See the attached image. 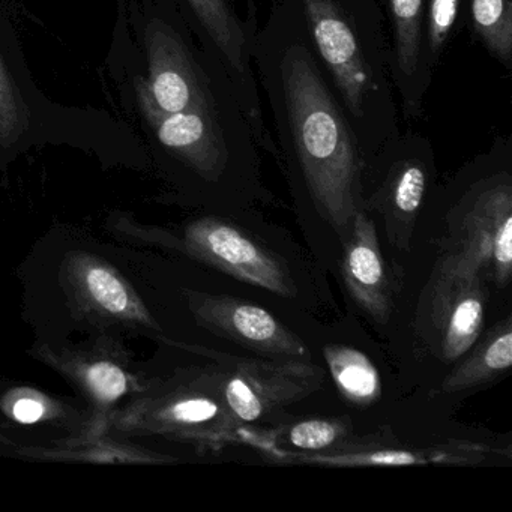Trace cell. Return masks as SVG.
Listing matches in <instances>:
<instances>
[{
    "instance_id": "19",
    "label": "cell",
    "mask_w": 512,
    "mask_h": 512,
    "mask_svg": "<svg viewBox=\"0 0 512 512\" xmlns=\"http://www.w3.org/2000/svg\"><path fill=\"white\" fill-rule=\"evenodd\" d=\"M460 5L461 0H427L425 46H427V64L433 74L442 62L446 44L451 40V34L460 13Z\"/></svg>"
},
{
    "instance_id": "18",
    "label": "cell",
    "mask_w": 512,
    "mask_h": 512,
    "mask_svg": "<svg viewBox=\"0 0 512 512\" xmlns=\"http://www.w3.org/2000/svg\"><path fill=\"white\" fill-rule=\"evenodd\" d=\"M284 442L301 452H322L347 442L350 425L341 419H305L284 428Z\"/></svg>"
},
{
    "instance_id": "11",
    "label": "cell",
    "mask_w": 512,
    "mask_h": 512,
    "mask_svg": "<svg viewBox=\"0 0 512 512\" xmlns=\"http://www.w3.org/2000/svg\"><path fill=\"white\" fill-rule=\"evenodd\" d=\"M380 5L391 49L395 95L404 118L416 119L433 79L425 46L427 0H380Z\"/></svg>"
},
{
    "instance_id": "23",
    "label": "cell",
    "mask_w": 512,
    "mask_h": 512,
    "mask_svg": "<svg viewBox=\"0 0 512 512\" xmlns=\"http://www.w3.org/2000/svg\"><path fill=\"white\" fill-rule=\"evenodd\" d=\"M43 413V404L40 401L32 400V398L17 401L16 406H14V416H16L17 421L23 422V424H34L43 416Z\"/></svg>"
},
{
    "instance_id": "6",
    "label": "cell",
    "mask_w": 512,
    "mask_h": 512,
    "mask_svg": "<svg viewBox=\"0 0 512 512\" xmlns=\"http://www.w3.org/2000/svg\"><path fill=\"white\" fill-rule=\"evenodd\" d=\"M146 44L149 77L139 80L136 89L148 97L152 106L166 113L242 110L226 73L205 52L197 55L191 50L175 29L163 22L152 23Z\"/></svg>"
},
{
    "instance_id": "14",
    "label": "cell",
    "mask_w": 512,
    "mask_h": 512,
    "mask_svg": "<svg viewBox=\"0 0 512 512\" xmlns=\"http://www.w3.org/2000/svg\"><path fill=\"white\" fill-rule=\"evenodd\" d=\"M485 452L472 443H449L434 448L413 449L376 443L344 442L322 452H290L289 463L317 464L332 467H403L425 464H460L481 460Z\"/></svg>"
},
{
    "instance_id": "8",
    "label": "cell",
    "mask_w": 512,
    "mask_h": 512,
    "mask_svg": "<svg viewBox=\"0 0 512 512\" xmlns=\"http://www.w3.org/2000/svg\"><path fill=\"white\" fill-rule=\"evenodd\" d=\"M433 175L430 142L415 131H400L365 166L364 181H374L370 203L383 212L389 229L412 230Z\"/></svg>"
},
{
    "instance_id": "21",
    "label": "cell",
    "mask_w": 512,
    "mask_h": 512,
    "mask_svg": "<svg viewBox=\"0 0 512 512\" xmlns=\"http://www.w3.org/2000/svg\"><path fill=\"white\" fill-rule=\"evenodd\" d=\"M86 284L92 298L112 313H124L128 308V293L121 281L106 269L92 268L86 274Z\"/></svg>"
},
{
    "instance_id": "17",
    "label": "cell",
    "mask_w": 512,
    "mask_h": 512,
    "mask_svg": "<svg viewBox=\"0 0 512 512\" xmlns=\"http://www.w3.org/2000/svg\"><path fill=\"white\" fill-rule=\"evenodd\" d=\"M473 32L503 67L512 68V0H470Z\"/></svg>"
},
{
    "instance_id": "10",
    "label": "cell",
    "mask_w": 512,
    "mask_h": 512,
    "mask_svg": "<svg viewBox=\"0 0 512 512\" xmlns=\"http://www.w3.org/2000/svg\"><path fill=\"white\" fill-rule=\"evenodd\" d=\"M190 241L226 274L284 298L295 295L286 266L235 224L218 218L200 221L191 229Z\"/></svg>"
},
{
    "instance_id": "15",
    "label": "cell",
    "mask_w": 512,
    "mask_h": 512,
    "mask_svg": "<svg viewBox=\"0 0 512 512\" xmlns=\"http://www.w3.org/2000/svg\"><path fill=\"white\" fill-rule=\"evenodd\" d=\"M512 365V322L506 317L488 332L478 349L445 377L442 391H469L506 373Z\"/></svg>"
},
{
    "instance_id": "4",
    "label": "cell",
    "mask_w": 512,
    "mask_h": 512,
    "mask_svg": "<svg viewBox=\"0 0 512 512\" xmlns=\"http://www.w3.org/2000/svg\"><path fill=\"white\" fill-rule=\"evenodd\" d=\"M512 142L497 137L482 155V170L457 206V250L475 260L485 277L506 287L512 274Z\"/></svg>"
},
{
    "instance_id": "3",
    "label": "cell",
    "mask_w": 512,
    "mask_h": 512,
    "mask_svg": "<svg viewBox=\"0 0 512 512\" xmlns=\"http://www.w3.org/2000/svg\"><path fill=\"white\" fill-rule=\"evenodd\" d=\"M137 97L160 145L197 178L215 187L254 181L260 145L242 110L166 113L152 106L143 92L137 91Z\"/></svg>"
},
{
    "instance_id": "7",
    "label": "cell",
    "mask_w": 512,
    "mask_h": 512,
    "mask_svg": "<svg viewBox=\"0 0 512 512\" xmlns=\"http://www.w3.org/2000/svg\"><path fill=\"white\" fill-rule=\"evenodd\" d=\"M218 358L224 362L221 395L239 427L304 400L323 385V371L307 361H265L232 355Z\"/></svg>"
},
{
    "instance_id": "22",
    "label": "cell",
    "mask_w": 512,
    "mask_h": 512,
    "mask_svg": "<svg viewBox=\"0 0 512 512\" xmlns=\"http://www.w3.org/2000/svg\"><path fill=\"white\" fill-rule=\"evenodd\" d=\"M88 380L95 394L104 401L118 400L127 389V377L121 368L110 362H100L89 368Z\"/></svg>"
},
{
    "instance_id": "5",
    "label": "cell",
    "mask_w": 512,
    "mask_h": 512,
    "mask_svg": "<svg viewBox=\"0 0 512 512\" xmlns=\"http://www.w3.org/2000/svg\"><path fill=\"white\" fill-rule=\"evenodd\" d=\"M248 14L259 19L257 0H242ZM203 50L229 77L242 110L253 127L260 149L280 158L265 119V104L254 70L253 46L259 20L250 19L236 0H182Z\"/></svg>"
},
{
    "instance_id": "13",
    "label": "cell",
    "mask_w": 512,
    "mask_h": 512,
    "mask_svg": "<svg viewBox=\"0 0 512 512\" xmlns=\"http://www.w3.org/2000/svg\"><path fill=\"white\" fill-rule=\"evenodd\" d=\"M349 230L341 263L347 290L371 319L386 323L391 316L392 298L376 226L361 209Z\"/></svg>"
},
{
    "instance_id": "1",
    "label": "cell",
    "mask_w": 512,
    "mask_h": 512,
    "mask_svg": "<svg viewBox=\"0 0 512 512\" xmlns=\"http://www.w3.org/2000/svg\"><path fill=\"white\" fill-rule=\"evenodd\" d=\"M271 4L254 37L253 59L278 155L317 215L335 230H349L364 205L361 145L311 43L299 0Z\"/></svg>"
},
{
    "instance_id": "12",
    "label": "cell",
    "mask_w": 512,
    "mask_h": 512,
    "mask_svg": "<svg viewBox=\"0 0 512 512\" xmlns=\"http://www.w3.org/2000/svg\"><path fill=\"white\" fill-rule=\"evenodd\" d=\"M200 316L218 334L254 352L298 361L311 358L301 337L259 305L221 296L208 299Z\"/></svg>"
},
{
    "instance_id": "16",
    "label": "cell",
    "mask_w": 512,
    "mask_h": 512,
    "mask_svg": "<svg viewBox=\"0 0 512 512\" xmlns=\"http://www.w3.org/2000/svg\"><path fill=\"white\" fill-rule=\"evenodd\" d=\"M323 355L335 386L350 404L373 406L382 397V377L364 352L349 346H328Z\"/></svg>"
},
{
    "instance_id": "20",
    "label": "cell",
    "mask_w": 512,
    "mask_h": 512,
    "mask_svg": "<svg viewBox=\"0 0 512 512\" xmlns=\"http://www.w3.org/2000/svg\"><path fill=\"white\" fill-rule=\"evenodd\" d=\"M28 125V107L0 58V145L16 143L28 130Z\"/></svg>"
},
{
    "instance_id": "9",
    "label": "cell",
    "mask_w": 512,
    "mask_h": 512,
    "mask_svg": "<svg viewBox=\"0 0 512 512\" xmlns=\"http://www.w3.org/2000/svg\"><path fill=\"white\" fill-rule=\"evenodd\" d=\"M484 277L475 260L455 250L437 265L431 289V317L443 359L455 361L469 352L484 325Z\"/></svg>"
},
{
    "instance_id": "2",
    "label": "cell",
    "mask_w": 512,
    "mask_h": 512,
    "mask_svg": "<svg viewBox=\"0 0 512 512\" xmlns=\"http://www.w3.org/2000/svg\"><path fill=\"white\" fill-rule=\"evenodd\" d=\"M314 50L358 137L365 166L400 134L380 0H299Z\"/></svg>"
}]
</instances>
